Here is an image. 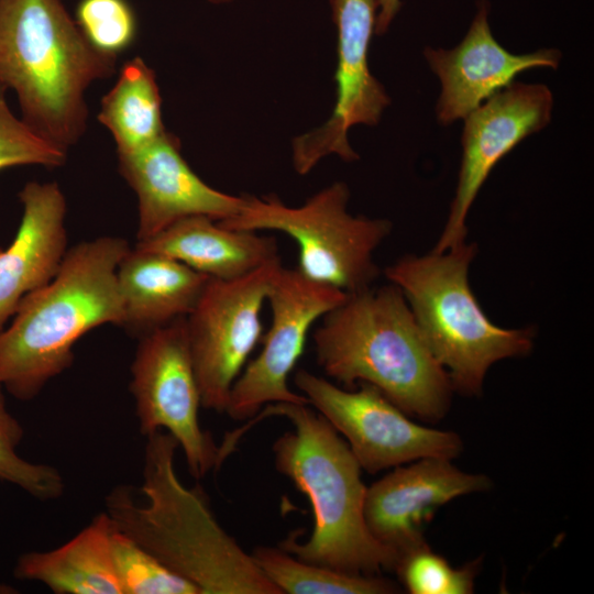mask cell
<instances>
[{"instance_id":"6da1fadb","label":"cell","mask_w":594,"mask_h":594,"mask_svg":"<svg viewBox=\"0 0 594 594\" xmlns=\"http://www.w3.org/2000/svg\"><path fill=\"white\" fill-rule=\"evenodd\" d=\"M177 441L166 431L146 436L144 504L130 485L106 497L112 525L152 553L199 594H283L218 522L199 486L186 487L175 471Z\"/></svg>"},{"instance_id":"7a4b0ae2","label":"cell","mask_w":594,"mask_h":594,"mask_svg":"<svg viewBox=\"0 0 594 594\" xmlns=\"http://www.w3.org/2000/svg\"><path fill=\"white\" fill-rule=\"evenodd\" d=\"M271 416L286 417L294 426L273 444L275 466L308 497L315 519L306 542L297 541L294 531L278 547L301 561L349 574L394 570L397 553L366 526L367 487L348 443L308 404H268L243 430Z\"/></svg>"},{"instance_id":"3957f363","label":"cell","mask_w":594,"mask_h":594,"mask_svg":"<svg viewBox=\"0 0 594 594\" xmlns=\"http://www.w3.org/2000/svg\"><path fill=\"white\" fill-rule=\"evenodd\" d=\"M323 372L348 388L376 387L408 416L441 419L452 385L394 284L348 294L312 334Z\"/></svg>"},{"instance_id":"277c9868","label":"cell","mask_w":594,"mask_h":594,"mask_svg":"<svg viewBox=\"0 0 594 594\" xmlns=\"http://www.w3.org/2000/svg\"><path fill=\"white\" fill-rule=\"evenodd\" d=\"M131 250L103 235L69 248L56 275L19 304L0 331V384L20 400L37 396L74 362L75 343L90 330L122 327L117 268Z\"/></svg>"},{"instance_id":"5b68a950","label":"cell","mask_w":594,"mask_h":594,"mask_svg":"<svg viewBox=\"0 0 594 594\" xmlns=\"http://www.w3.org/2000/svg\"><path fill=\"white\" fill-rule=\"evenodd\" d=\"M116 61L87 42L62 0H0V82L22 120L64 151L86 130L87 88Z\"/></svg>"},{"instance_id":"8992f818","label":"cell","mask_w":594,"mask_h":594,"mask_svg":"<svg viewBox=\"0 0 594 594\" xmlns=\"http://www.w3.org/2000/svg\"><path fill=\"white\" fill-rule=\"evenodd\" d=\"M475 249L463 242L440 253L406 255L385 270L404 294L453 391L469 396L481 394L494 363L527 355L535 334L530 329L501 328L482 310L468 277Z\"/></svg>"},{"instance_id":"52a82bcc","label":"cell","mask_w":594,"mask_h":594,"mask_svg":"<svg viewBox=\"0 0 594 594\" xmlns=\"http://www.w3.org/2000/svg\"><path fill=\"white\" fill-rule=\"evenodd\" d=\"M244 197L240 212L218 223L232 230L286 233L298 244L296 270L307 278L352 294L369 288L378 276L373 254L392 223L350 215L344 183L330 185L300 207L286 206L273 195Z\"/></svg>"},{"instance_id":"ba28073f","label":"cell","mask_w":594,"mask_h":594,"mask_svg":"<svg viewBox=\"0 0 594 594\" xmlns=\"http://www.w3.org/2000/svg\"><path fill=\"white\" fill-rule=\"evenodd\" d=\"M280 260L230 280L209 278L186 317L201 407L224 413L231 388L262 339L260 314Z\"/></svg>"},{"instance_id":"9c48e42d","label":"cell","mask_w":594,"mask_h":594,"mask_svg":"<svg viewBox=\"0 0 594 594\" xmlns=\"http://www.w3.org/2000/svg\"><path fill=\"white\" fill-rule=\"evenodd\" d=\"M130 391L140 432H168L183 449L190 474L218 469V446L199 422L201 397L186 334V317L141 338L131 365Z\"/></svg>"},{"instance_id":"30bf717a","label":"cell","mask_w":594,"mask_h":594,"mask_svg":"<svg viewBox=\"0 0 594 594\" xmlns=\"http://www.w3.org/2000/svg\"><path fill=\"white\" fill-rule=\"evenodd\" d=\"M294 383L309 404L348 440L361 469L370 473L424 458L453 459L462 450L452 431L414 422L376 387L359 384L349 391L306 370H298Z\"/></svg>"},{"instance_id":"8fae6325","label":"cell","mask_w":594,"mask_h":594,"mask_svg":"<svg viewBox=\"0 0 594 594\" xmlns=\"http://www.w3.org/2000/svg\"><path fill=\"white\" fill-rule=\"evenodd\" d=\"M348 294L311 280L282 265L271 283L266 301L272 309L263 348L234 382L224 413L235 420L254 417L274 403L309 404L293 392L288 376L304 353L311 326L344 301Z\"/></svg>"},{"instance_id":"7c38bea8","label":"cell","mask_w":594,"mask_h":594,"mask_svg":"<svg viewBox=\"0 0 594 594\" xmlns=\"http://www.w3.org/2000/svg\"><path fill=\"white\" fill-rule=\"evenodd\" d=\"M330 4L338 30L336 103L331 117L322 127L293 142L294 167L300 175L309 173L330 154H337L345 162L358 160L348 141V131L355 124H377L391 102L369 66L376 0H330Z\"/></svg>"},{"instance_id":"4fadbf2b","label":"cell","mask_w":594,"mask_h":594,"mask_svg":"<svg viewBox=\"0 0 594 594\" xmlns=\"http://www.w3.org/2000/svg\"><path fill=\"white\" fill-rule=\"evenodd\" d=\"M553 96L543 84L512 82L464 118L462 160L454 198L432 251L443 252L466 238V218L496 164L551 120Z\"/></svg>"},{"instance_id":"5bb4252c","label":"cell","mask_w":594,"mask_h":594,"mask_svg":"<svg viewBox=\"0 0 594 594\" xmlns=\"http://www.w3.org/2000/svg\"><path fill=\"white\" fill-rule=\"evenodd\" d=\"M118 162L120 174L138 197V241L186 217L221 221L244 206V196L219 191L200 179L182 156L179 140L167 131L136 151L118 154Z\"/></svg>"},{"instance_id":"9a60e30c","label":"cell","mask_w":594,"mask_h":594,"mask_svg":"<svg viewBox=\"0 0 594 594\" xmlns=\"http://www.w3.org/2000/svg\"><path fill=\"white\" fill-rule=\"evenodd\" d=\"M490 6L479 3L468 33L451 50L427 47L424 55L440 80L436 113L448 125L464 119L487 99L514 82L520 73L532 68L556 69L561 52L541 48L532 53L513 54L492 34Z\"/></svg>"},{"instance_id":"2e32d148","label":"cell","mask_w":594,"mask_h":594,"mask_svg":"<svg viewBox=\"0 0 594 594\" xmlns=\"http://www.w3.org/2000/svg\"><path fill=\"white\" fill-rule=\"evenodd\" d=\"M450 461L424 458L407 466L398 465L367 487L366 526L397 556L425 541L422 528L440 506L491 486L484 474L465 473Z\"/></svg>"},{"instance_id":"e0dca14e","label":"cell","mask_w":594,"mask_h":594,"mask_svg":"<svg viewBox=\"0 0 594 594\" xmlns=\"http://www.w3.org/2000/svg\"><path fill=\"white\" fill-rule=\"evenodd\" d=\"M19 198V229L0 250V331L28 294L52 280L68 250L67 205L59 185L29 182Z\"/></svg>"},{"instance_id":"ac0fdd59","label":"cell","mask_w":594,"mask_h":594,"mask_svg":"<svg viewBox=\"0 0 594 594\" xmlns=\"http://www.w3.org/2000/svg\"><path fill=\"white\" fill-rule=\"evenodd\" d=\"M209 278L173 257L134 246L117 268L122 327L141 338L187 317Z\"/></svg>"},{"instance_id":"d6986e66","label":"cell","mask_w":594,"mask_h":594,"mask_svg":"<svg viewBox=\"0 0 594 594\" xmlns=\"http://www.w3.org/2000/svg\"><path fill=\"white\" fill-rule=\"evenodd\" d=\"M135 248L173 257L210 278L245 276L279 258L277 242L256 231L232 230L206 216L183 218Z\"/></svg>"},{"instance_id":"ffe728a7","label":"cell","mask_w":594,"mask_h":594,"mask_svg":"<svg viewBox=\"0 0 594 594\" xmlns=\"http://www.w3.org/2000/svg\"><path fill=\"white\" fill-rule=\"evenodd\" d=\"M112 522L102 512L64 544L22 553L14 578L40 582L55 594H122L111 553Z\"/></svg>"},{"instance_id":"44dd1931","label":"cell","mask_w":594,"mask_h":594,"mask_svg":"<svg viewBox=\"0 0 594 594\" xmlns=\"http://www.w3.org/2000/svg\"><path fill=\"white\" fill-rule=\"evenodd\" d=\"M161 103L154 70L140 57L124 63L98 113V121L113 136L118 154L136 151L166 131Z\"/></svg>"},{"instance_id":"7402d4cb","label":"cell","mask_w":594,"mask_h":594,"mask_svg":"<svg viewBox=\"0 0 594 594\" xmlns=\"http://www.w3.org/2000/svg\"><path fill=\"white\" fill-rule=\"evenodd\" d=\"M283 594H386L397 586L378 575H356L301 561L283 549L257 547L252 553Z\"/></svg>"},{"instance_id":"603a6c76","label":"cell","mask_w":594,"mask_h":594,"mask_svg":"<svg viewBox=\"0 0 594 594\" xmlns=\"http://www.w3.org/2000/svg\"><path fill=\"white\" fill-rule=\"evenodd\" d=\"M0 384V480L15 485L40 501H53L65 491L59 471L48 464L34 463L18 453L24 429L9 411Z\"/></svg>"},{"instance_id":"cb8c5ba5","label":"cell","mask_w":594,"mask_h":594,"mask_svg":"<svg viewBox=\"0 0 594 594\" xmlns=\"http://www.w3.org/2000/svg\"><path fill=\"white\" fill-rule=\"evenodd\" d=\"M111 553L122 594H199L152 553L112 525Z\"/></svg>"},{"instance_id":"d4e9b609","label":"cell","mask_w":594,"mask_h":594,"mask_svg":"<svg viewBox=\"0 0 594 594\" xmlns=\"http://www.w3.org/2000/svg\"><path fill=\"white\" fill-rule=\"evenodd\" d=\"M476 566L472 562L455 569L424 541L399 554L394 570L411 594H469Z\"/></svg>"},{"instance_id":"484cf974","label":"cell","mask_w":594,"mask_h":594,"mask_svg":"<svg viewBox=\"0 0 594 594\" xmlns=\"http://www.w3.org/2000/svg\"><path fill=\"white\" fill-rule=\"evenodd\" d=\"M75 21L87 42L109 56L124 52L136 36V16L127 0H80Z\"/></svg>"},{"instance_id":"4316f807","label":"cell","mask_w":594,"mask_h":594,"mask_svg":"<svg viewBox=\"0 0 594 594\" xmlns=\"http://www.w3.org/2000/svg\"><path fill=\"white\" fill-rule=\"evenodd\" d=\"M7 91L0 82V170L20 165H64L67 152L18 119L7 102Z\"/></svg>"},{"instance_id":"83f0119b","label":"cell","mask_w":594,"mask_h":594,"mask_svg":"<svg viewBox=\"0 0 594 594\" xmlns=\"http://www.w3.org/2000/svg\"><path fill=\"white\" fill-rule=\"evenodd\" d=\"M377 12L375 21V33H385L396 14L398 13L402 1L400 0H376Z\"/></svg>"},{"instance_id":"f1b7e54d","label":"cell","mask_w":594,"mask_h":594,"mask_svg":"<svg viewBox=\"0 0 594 594\" xmlns=\"http://www.w3.org/2000/svg\"><path fill=\"white\" fill-rule=\"evenodd\" d=\"M209 1L212 2V3H216V4H220V3H228L231 0H209Z\"/></svg>"}]
</instances>
